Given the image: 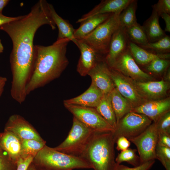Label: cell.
<instances>
[{
  "label": "cell",
  "mask_w": 170,
  "mask_h": 170,
  "mask_svg": "<svg viewBox=\"0 0 170 170\" xmlns=\"http://www.w3.org/2000/svg\"><path fill=\"white\" fill-rule=\"evenodd\" d=\"M48 4L45 0H40L32 7L28 14L0 27V30L6 32L12 42L9 58L12 76L10 94L17 101L25 100L27 96L26 88L34 67L33 40L37 31L45 25H49L53 30L56 28Z\"/></svg>",
  "instance_id": "obj_1"
},
{
  "label": "cell",
  "mask_w": 170,
  "mask_h": 170,
  "mask_svg": "<svg viewBox=\"0 0 170 170\" xmlns=\"http://www.w3.org/2000/svg\"><path fill=\"white\" fill-rule=\"evenodd\" d=\"M70 41L57 39L49 46L34 45V67L26 88L27 95L60 77L69 63L66 53Z\"/></svg>",
  "instance_id": "obj_2"
},
{
  "label": "cell",
  "mask_w": 170,
  "mask_h": 170,
  "mask_svg": "<svg viewBox=\"0 0 170 170\" xmlns=\"http://www.w3.org/2000/svg\"><path fill=\"white\" fill-rule=\"evenodd\" d=\"M115 143L112 132H94L81 157L94 170H116Z\"/></svg>",
  "instance_id": "obj_3"
},
{
  "label": "cell",
  "mask_w": 170,
  "mask_h": 170,
  "mask_svg": "<svg viewBox=\"0 0 170 170\" xmlns=\"http://www.w3.org/2000/svg\"><path fill=\"white\" fill-rule=\"evenodd\" d=\"M44 170H73L92 169L81 157L68 155L45 145L34 157L33 160Z\"/></svg>",
  "instance_id": "obj_4"
},
{
  "label": "cell",
  "mask_w": 170,
  "mask_h": 170,
  "mask_svg": "<svg viewBox=\"0 0 170 170\" xmlns=\"http://www.w3.org/2000/svg\"><path fill=\"white\" fill-rule=\"evenodd\" d=\"M94 132L73 116L72 126L67 137L54 148L68 155L81 157Z\"/></svg>",
  "instance_id": "obj_5"
},
{
  "label": "cell",
  "mask_w": 170,
  "mask_h": 170,
  "mask_svg": "<svg viewBox=\"0 0 170 170\" xmlns=\"http://www.w3.org/2000/svg\"><path fill=\"white\" fill-rule=\"evenodd\" d=\"M120 24L118 15L112 14L92 32L81 39L105 57L112 36Z\"/></svg>",
  "instance_id": "obj_6"
},
{
  "label": "cell",
  "mask_w": 170,
  "mask_h": 170,
  "mask_svg": "<svg viewBox=\"0 0 170 170\" xmlns=\"http://www.w3.org/2000/svg\"><path fill=\"white\" fill-rule=\"evenodd\" d=\"M152 123V120L143 114L133 111L129 112L119 121L112 132L116 143L121 136L128 139L137 136Z\"/></svg>",
  "instance_id": "obj_7"
},
{
  "label": "cell",
  "mask_w": 170,
  "mask_h": 170,
  "mask_svg": "<svg viewBox=\"0 0 170 170\" xmlns=\"http://www.w3.org/2000/svg\"><path fill=\"white\" fill-rule=\"evenodd\" d=\"M65 108L83 124L94 132H113L114 128L95 108L64 104Z\"/></svg>",
  "instance_id": "obj_8"
},
{
  "label": "cell",
  "mask_w": 170,
  "mask_h": 170,
  "mask_svg": "<svg viewBox=\"0 0 170 170\" xmlns=\"http://www.w3.org/2000/svg\"><path fill=\"white\" fill-rule=\"evenodd\" d=\"M158 135V132L153 122L137 136L128 139L136 146L141 163L156 159Z\"/></svg>",
  "instance_id": "obj_9"
},
{
  "label": "cell",
  "mask_w": 170,
  "mask_h": 170,
  "mask_svg": "<svg viewBox=\"0 0 170 170\" xmlns=\"http://www.w3.org/2000/svg\"><path fill=\"white\" fill-rule=\"evenodd\" d=\"M110 74L115 88L130 103L133 109L147 101L138 90L134 80L110 67Z\"/></svg>",
  "instance_id": "obj_10"
},
{
  "label": "cell",
  "mask_w": 170,
  "mask_h": 170,
  "mask_svg": "<svg viewBox=\"0 0 170 170\" xmlns=\"http://www.w3.org/2000/svg\"><path fill=\"white\" fill-rule=\"evenodd\" d=\"M110 68L135 82H144L153 79L152 76L140 68L128 48L117 58Z\"/></svg>",
  "instance_id": "obj_11"
},
{
  "label": "cell",
  "mask_w": 170,
  "mask_h": 170,
  "mask_svg": "<svg viewBox=\"0 0 170 170\" xmlns=\"http://www.w3.org/2000/svg\"><path fill=\"white\" fill-rule=\"evenodd\" d=\"M4 130L12 133L21 140L29 139L43 140L33 127L19 115L14 114L9 118Z\"/></svg>",
  "instance_id": "obj_12"
},
{
  "label": "cell",
  "mask_w": 170,
  "mask_h": 170,
  "mask_svg": "<svg viewBox=\"0 0 170 170\" xmlns=\"http://www.w3.org/2000/svg\"><path fill=\"white\" fill-rule=\"evenodd\" d=\"M76 45L81 54L77 71L80 75L85 76L97 64L103 60L99 59L102 55L81 40H77Z\"/></svg>",
  "instance_id": "obj_13"
},
{
  "label": "cell",
  "mask_w": 170,
  "mask_h": 170,
  "mask_svg": "<svg viewBox=\"0 0 170 170\" xmlns=\"http://www.w3.org/2000/svg\"><path fill=\"white\" fill-rule=\"evenodd\" d=\"M92 83L103 93L104 95L110 93L115 86L110 74V67L105 60L97 64L88 72Z\"/></svg>",
  "instance_id": "obj_14"
},
{
  "label": "cell",
  "mask_w": 170,
  "mask_h": 170,
  "mask_svg": "<svg viewBox=\"0 0 170 170\" xmlns=\"http://www.w3.org/2000/svg\"><path fill=\"white\" fill-rule=\"evenodd\" d=\"M130 41L125 28L120 26L114 33L105 61L110 67L117 58L128 48Z\"/></svg>",
  "instance_id": "obj_15"
},
{
  "label": "cell",
  "mask_w": 170,
  "mask_h": 170,
  "mask_svg": "<svg viewBox=\"0 0 170 170\" xmlns=\"http://www.w3.org/2000/svg\"><path fill=\"white\" fill-rule=\"evenodd\" d=\"M170 98L147 100L132 111L143 114L155 123L163 114L170 110Z\"/></svg>",
  "instance_id": "obj_16"
},
{
  "label": "cell",
  "mask_w": 170,
  "mask_h": 170,
  "mask_svg": "<svg viewBox=\"0 0 170 170\" xmlns=\"http://www.w3.org/2000/svg\"><path fill=\"white\" fill-rule=\"evenodd\" d=\"M135 82L140 93L147 100L165 98L170 88V82L163 79Z\"/></svg>",
  "instance_id": "obj_17"
},
{
  "label": "cell",
  "mask_w": 170,
  "mask_h": 170,
  "mask_svg": "<svg viewBox=\"0 0 170 170\" xmlns=\"http://www.w3.org/2000/svg\"><path fill=\"white\" fill-rule=\"evenodd\" d=\"M132 0H102L92 10L79 19L76 23H81L90 18L98 14H113L119 15Z\"/></svg>",
  "instance_id": "obj_18"
},
{
  "label": "cell",
  "mask_w": 170,
  "mask_h": 170,
  "mask_svg": "<svg viewBox=\"0 0 170 170\" xmlns=\"http://www.w3.org/2000/svg\"><path fill=\"white\" fill-rule=\"evenodd\" d=\"M0 143L13 162L23 156L21 140L12 133L4 130L0 133Z\"/></svg>",
  "instance_id": "obj_19"
},
{
  "label": "cell",
  "mask_w": 170,
  "mask_h": 170,
  "mask_svg": "<svg viewBox=\"0 0 170 170\" xmlns=\"http://www.w3.org/2000/svg\"><path fill=\"white\" fill-rule=\"evenodd\" d=\"M104 95L91 83L89 87L83 94L70 99L64 100L63 103L96 108Z\"/></svg>",
  "instance_id": "obj_20"
},
{
  "label": "cell",
  "mask_w": 170,
  "mask_h": 170,
  "mask_svg": "<svg viewBox=\"0 0 170 170\" xmlns=\"http://www.w3.org/2000/svg\"><path fill=\"white\" fill-rule=\"evenodd\" d=\"M158 13L153 10L151 15L142 26L149 43L156 42L165 36V32L160 25Z\"/></svg>",
  "instance_id": "obj_21"
},
{
  "label": "cell",
  "mask_w": 170,
  "mask_h": 170,
  "mask_svg": "<svg viewBox=\"0 0 170 170\" xmlns=\"http://www.w3.org/2000/svg\"><path fill=\"white\" fill-rule=\"evenodd\" d=\"M48 5L51 17L58 29L57 39H67L76 44L77 40L74 36L75 29L67 20H64L57 14L52 4L48 3Z\"/></svg>",
  "instance_id": "obj_22"
},
{
  "label": "cell",
  "mask_w": 170,
  "mask_h": 170,
  "mask_svg": "<svg viewBox=\"0 0 170 170\" xmlns=\"http://www.w3.org/2000/svg\"><path fill=\"white\" fill-rule=\"evenodd\" d=\"M128 48L133 58L138 65L144 66L157 58L169 59L170 53L156 54L130 42Z\"/></svg>",
  "instance_id": "obj_23"
},
{
  "label": "cell",
  "mask_w": 170,
  "mask_h": 170,
  "mask_svg": "<svg viewBox=\"0 0 170 170\" xmlns=\"http://www.w3.org/2000/svg\"><path fill=\"white\" fill-rule=\"evenodd\" d=\"M111 14H98L80 23V26L75 29L74 33L75 38L77 40H79L88 35L106 20Z\"/></svg>",
  "instance_id": "obj_24"
},
{
  "label": "cell",
  "mask_w": 170,
  "mask_h": 170,
  "mask_svg": "<svg viewBox=\"0 0 170 170\" xmlns=\"http://www.w3.org/2000/svg\"><path fill=\"white\" fill-rule=\"evenodd\" d=\"M112 106L116 121H119L125 115L132 111L133 108L130 103L115 88L110 93Z\"/></svg>",
  "instance_id": "obj_25"
},
{
  "label": "cell",
  "mask_w": 170,
  "mask_h": 170,
  "mask_svg": "<svg viewBox=\"0 0 170 170\" xmlns=\"http://www.w3.org/2000/svg\"><path fill=\"white\" fill-rule=\"evenodd\" d=\"M95 109L99 114L115 129L116 126V121L111 104L110 93L103 95Z\"/></svg>",
  "instance_id": "obj_26"
},
{
  "label": "cell",
  "mask_w": 170,
  "mask_h": 170,
  "mask_svg": "<svg viewBox=\"0 0 170 170\" xmlns=\"http://www.w3.org/2000/svg\"><path fill=\"white\" fill-rule=\"evenodd\" d=\"M137 2V0H132L118 15L121 26L127 28L137 23L136 15Z\"/></svg>",
  "instance_id": "obj_27"
},
{
  "label": "cell",
  "mask_w": 170,
  "mask_h": 170,
  "mask_svg": "<svg viewBox=\"0 0 170 170\" xmlns=\"http://www.w3.org/2000/svg\"><path fill=\"white\" fill-rule=\"evenodd\" d=\"M129 41L139 46L146 45L149 42L142 26L137 23L127 28H125Z\"/></svg>",
  "instance_id": "obj_28"
},
{
  "label": "cell",
  "mask_w": 170,
  "mask_h": 170,
  "mask_svg": "<svg viewBox=\"0 0 170 170\" xmlns=\"http://www.w3.org/2000/svg\"><path fill=\"white\" fill-rule=\"evenodd\" d=\"M146 50L156 54L170 53V37L166 35L159 40L139 46Z\"/></svg>",
  "instance_id": "obj_29"
},
{
  "label": "cell",
  "mask_w": 170,
  "mask_h": 170,
  "mask_svg": "<svg viewBox=\"0 0 170 170\" xmlns=\"http://www.w3.org/2000/svg\"><path fill=\"white\" fill-rule=\"evenodd\" d=\"M46 141L33 139L21 140L23 156H35L46 145Z\"/></svg>",
  "instance_id": "obj_30"
},
{
  "label": "cell",
  "mask_w": 170,
  "mask_h": 170,
  "mask_svg": "<svg viewBox=\"0 0 170 170\" xmlns=\"http://www.w3.org/2000/svg\"><path fill=\"white\" fill-rule=\"evenodd\" d=\"M137 150L128 148L121 151L115 158L116 163L118 164L123 162H126L134 167L140 164V158L136 153Z\"/></svg>",
  "instance_id": "obj_31"
},
{
  "label": "cell",
  "mask_w": 170,
  "mask_h": 170,
  "mask_svg": "<svg viewBox=\"0 0 170 170\" xmlns=\"http://www.w3.org/2000/svg\"><path fill=\"white\" fill-rule=\"evenodd\" d=\"M170 64L169 59L157 58L144 66L148 71L156 74H160L165 72L169 67Z\"/></svg>",
  "instance_id": "obj_32"
},
{
  "label": "cell",
  "mask_w": 170,
  "mask_h": 170,
  "mask_svg": "<svg viewBox=\"0 0 170 170\" xmlns=\"http://www.w3.org/2000/svg\"><path fill=\"white\" fill-rule=\"evenodd\" d=\"M156 156L166 170H170V148L156 145Z\"/></svg>",
  "instance_id": "obj_33"
},
{
  "label": "cell",
  "mask_w": 170,
  "mask_h": 170,
  "mask_svg": "<svg viewBox=\"0 0 170 170\" xmlns=\"http://www.w3.org/2000/svg\"><path fill=\"white\" fill-rule=\"evenodd\" d=\"M155 123L158 132L170 135V110L162 115Z\"/></svg>",
  "instance_id": "obj_34"
},
{
  "label": "cell",
  "mask_w": 170,
  "mask_h": 170,
  "mask_svg": "<svg viewBox=\"0 0 170 170\" xmlns=\"http://www.w3.org/2000/svg\"><path fill=\"white\" fill-rule=\"evenodd\" d=\"M152 7L153 10L155 11L159 15L162 13L170 14V0H159Z\"/></svg>",
  "instance_id": "obj_35"
},
{
  "label": "cell",
  "mask_w": 170,
  "mask_h": 170,
  "mask_svg": "<svg viewBox=\"0 0 170 170\" xmlns=\"http://www.w3.org/2000/svg\"><path fill=\"white\" fill-rule=\"evenodd\" d=\"M155 162L154 160L149 161L133 167H130L123 165L117 164L116 170H149Z\"/></svg>",
  "instance_id": "obj_36"
},
{
  "label": "cell",
  "mask_w": 170,
  "mask_h": 170,
  "mask_svg": "<svg viewBox=\"0 0 170 170\" xmlns=\"http://www.w3.org/2000/svg\"><path fill=\"white\" fill-rule=\"evenodd\" d=\"M13 162L0 143V170H9L10 163Z\"/></svg>",
  "instance_id": "obj_37"
},
{
  "label": "cell",
  "mask_w": 170,
  "mask_h": 170,
  "mask_svg": "<svg viewBox=\"0 0 170 170\" xmlns=\"http://www.w3.org/2000/svg\"><path fill=\"white\" fill-rule=\"evenodd\" d=\"M34 158V156H23L20 158L16 162V170H27Z\"/></svg>",
  "instance_id": "obj_38"
},
{
  "label": "cell",
  "mask_w": 170,
  "mask_h": 170,
  "mask_svg": "<svg viewBox=\"0 0 170 170\" xmlns=\"http://www.w3.org/2000/svg\"><path fill=\"white\" fill-rule=\"evenodd\" d=\"M157 145L170 148V135L158 132Z\"/></svg>",
  "instance_id": "obj_39"
},
{
  "label": "cell",
  "mask_w": 170,
  "mask_h": 170,
  "mask_svg": "<svg viewBox=\"0 0 170 170\" xmlns=\"http://www.w3.org/2000/svg\"><path fill=\"white\" fill-rule=\"evenodd\" d=\"M116 143L117 144L116 149L118 151H121L125 150L129 148L131 144V142L127 138L121 136L117 139Z\"/></svg>",
  "instance_id": "obj_40"
},
{
  "label": "cell",
  "mask_w": 170,
  "mask_h": 170,
  "mask_svg": "<svg viewBox=\"0 0 170 170\" xmlns=\"http://www.w3.org/2000/svg\"><path fill=\"white\" fill-rule=\"evenodd\" d=\"M22 16L15 17H10L3 15L2 13H0V27L3 25L19 19Z\"/></svg>",
  "instance_id": "obj_41"
},
{
  "label": "cell",
  "mask_w": 170,
  "mask_h": 170,
  "mask_svg": "<svg viewBox=\"0 0 170 170\" xmlns=\"http://www.w3.org/2000/svg\"><path fill=\"white\" fill-rule=\"evenodd\" d=\"M160 17L164 20L165 24V27L164 31L168 32H170V14L167 13L161 14Z\"/></svg>",
  "instance_id": "obj_42"
},
{
  "label": "cell",
  "mask_w": 170,
  "mask_h": 170,
  "mask_svg": "<svg viewBox=\"0 0 170 170\" xmlns=\"http://www.w3.org/2000/svg\"><path fill=\"white\" fill-rule=\"evenodd\" d=\"M7 80L6 77L0 76V97L3 91Z\"/></svg>",
  "instance_id": "obj_43"
},
{
  "label": "cell",
  "mask_w": 170,
  "mask_h": 170,
  "mask_svg": "<svg viewBox=\"0 0 170 170\" xmlns=\"http://www.w3.org/2000/svg\"><path fill=\"white\" fill-rule=\"evenodd\" d=\"M9 2L8 0H0V13H2L3 9Z\"/></svg>",
  "instance_id": "obj_44"
},
{
  "label": "cell",
  "mask_w": 170,
  "mask_h": 170,
  "mask_svg": "<svg viewBox=\"0 0 170 170\" xmlns=\"http://www.w3.org/2000/svg\"><path fill=\"white\" fill-rule=\"evenodd\" d=\"M163 80L166 81L170 82V69L169 67L165 72Z\"/></svg>",
  "instance_id": "obj_45"
},
{
  "label": "cell",
  "mask_w": 170,
  "mask_h": 170,
  "mask_svg": "<svg viewBox=\"0 0 170 170\" xmlns=\"http://www.w3.org/2000/svg\"><path fill=\"white\" fill-rule=\"evenodd\" d=\"M4 50L3 46L2 44L1 40L0 39V54L2 53Z\"/></svg>",
  "instance_id": "obj_46"
},
{
  "label": "cell",
  "mask_w": 170,
  "mask_h": 170,
  "mask_svg": "<svg viewBox=\"0 0 170 170\" xmlns=\"http://www.w3.org/2000/svg\"><path fill=\"white\" fill-rule=\"evenodd\" d=\"M30 170H34L32 169H31Z\"/></svg>",
  "instance_id": "obj_47"
}]
</instances>
